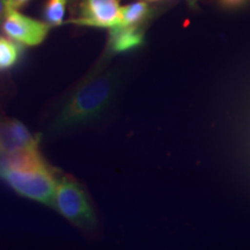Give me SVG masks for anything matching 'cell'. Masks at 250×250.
Segmentation results:
<instances>
[{
    "mask_svg": "<svg viewBox=\"0 0 250 250\" xmlns=\"http://www.w3.org/2000/svg\"><path fill=\"white\" fill-rule=\"evenodd\" d=\"M120 78L115 71L101 70L86 78L68 96L56 115L50 130L54 134L93 123L110 107Z\"/></svg>",
    "mask_w": 250,
    "mask_h": 250,
    "instance_id": "cell-1",
    "label": "cell"
},
{
    "mask_svg": "<svg viewBox=\"0 0 250 250\" xmlns=\"http://www.w3.org/2000/svg\"><path fill=\"white\" fill-rule=\"evenodd\" d=\"M54 208L74 226L83 229H93L98 223L95 212L83 186L66 175L58 180Z\"/></svg>",
    "mask_w": 250,
    "mask_h": 250,
    "instance_id": "cell-2",
    "label": "cell"
},
{
    "mask_svg": "<svg viewBox=\"0 0 250 250\" xmlns=\"http://www.w3.org/2000/svg\"><path fill=\"white\" fill-rule=\"evenodd\" d=\"M0 176L19 195L54 208L58 179L54 168L49 166L39 170H2Z\"/></svg>",
    "mask_w": 250,
    "mask_h": 250,
    "instance_id": "cell-3",
    "label": "cell"
},
{
    "mask_svg": "<svg viewBox=\"0 0 250 250\" xmlns=\"http://www.w3.org/2000/svg\"><path fill=\"white\" fill-rule=\"evenodd\" d=\"M50 24L26 17L18 9H7L1 29L9 39L28 46L41 44L48 36Z\"/></svg>",
    "mask_w": 250,
    "mask_h": 250,
    "instance_id": "cell-4",
    "label": "cell"
},
{
    "mask_svg": "<svg viewBox=\"0 0 250 250\" xmlns=\"http://www.w3.org/2000/svg\"><path fill=\"white\" fill-rule=\"evenodd\" d=\"M121 7L118 0H85L79 17L70 22L79 26L111 28L120 23Z\"/></svg>",
    "mask_w": 250,
    "mask_h": 250,
    "instance_id": "cell-5",
    "label": "cell"
},
{
    "mask_svg": "<svg viewBox=\"0 0 250 250\" xmlns=\"http://www.w3.org/2000/svg\"><path fill=\"white\" fill-rule=\"evenodd\" d=\"M39 140L18 120L0 117V154L36 148Z\"/></svg>",
    "mask_w": 250,
    "mask_h": 250,
    "instance_id": "cell-6",
    "label": "cell"
},
{
    "mask_svg": "<svg viewBox=\"0 0 250 250\" xmlns=\"http://www.w3.org/2000/svg\"><path fill=\"white\" fill-rule=\"evenodd\" d=\"M48 167L49 165L41 155L39 147L21 149V151L7 153V154H0V171H31Z\"/></svg>",
    "mask_w": 250,
    "mask_h": 250,
    "instance_id": "cell-7",
    "label": "cell"
},
{
    "mask_svg": "<svg viewBox=\"0 0 250 250\" xmlns=\"http://www.w3.org/2000/svg\"><path fill=\"white\" fill-rule=\"evenodd\" d=\"M144 43V30L140 27H126L116 24L110 28L109 50L112 54L130 51Z\"/></svg>",
    "mask_w": 250,
    "mask_h": 250,
    "instance_id": "cell-8",
    "label": "cell"
},
{
    "mask_svg": "<svg viewBox=\"0 0 250 250\" xmlns=\"http://www.w3.org/2000/svg\"><path fill=\"white\" fill-rule=\"evenodd\" d=\"M149 6L145 1H136L121 7V26L140 27L149 15Z\"/></svg>",
    "mask_w": 250,
    "mask_h": 250,
    "instance_id": "cell-9",
    "label": "cell"
},
{
    "mask_svg": "<svg viewBox=\"0 0 250 250\" xmlns=\"http://www.w3.org/2000/svg\"><path fill=\"white\" fill-rule=\"evenodd\" d=\"M22 48L15 41L0 36V72L7 71L17 65Z\"/></svg>",
    "mask_w": 250,
    "mask_h": 250,
    "instance_id": "cell-10",
    "label": "cell"
},
{
    "mask_svg": "<svg viewBox=\"0 0 250 250\" xmlns=\"http://www.w3.org/2000/svg\"><path fill=\"white\" fill-rule=\"evenodd\" d=\"M68 0H49L44 7V19L50 26H61L64 22Z\"/></svg>",
    "mask_w": 250,
    "mask_h": 250,
    "instance_id": "cell-11",
    "label": "cell"
},
{
    "mask_svg": "<svg viewBox=\"0 0 250 250\" xmlns=\"http://www.w3.org/2000/svg\"><path fill=\"white\" fill-rule=\"evenodd\" d=\"M249 0H219V4H220L225 8H240L242 6H245Z\"/></svg>",
    "mask_w": 250,
    "mask_h": 250,
    "instance_id": "cell-12",
    "label": "cell"
},
{
    "mask_svg": "<svg viewBox=\"0 0 250 250\" xmlns=\"http://www.w3.org/2000/svg\"><path fill=\"white\" fill-rule=\"evenodd\" d=\"M30 0H7V9H19Z\"/></svg>",
    "mask_w": 250,
    "mask_h": 250,
    "instance_id": "cell-13",
    "label": "cell"
},
{
    "mask_svg": "<svg viewBox=\"0 0 250 250\" xmlns=\"http://www.w3.org/2000/svg\"><path fill=\"white\" fill-rule=\"evenodd\" d=\"M6 12H7V0H0V26L4 21Z\"/></svg>",
    "mask_w": 250,
    "mask_h": 250,
    "instance_id": "cell-14",
    "label": "cell"
}]
</instances>
